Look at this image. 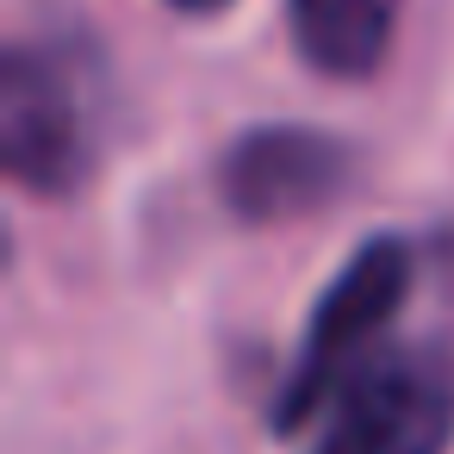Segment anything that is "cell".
I'll return each instance as SVG.
<instances>
[{
  "mask_svg": "<svg viewBox=\"0 0 454 454\" xmlns=\"http://www.w3.org/2000/svg\"><path fill=\"white\" fill-rule=\"evenodd\" d=\"M411 280H417V249L392 231L367 237L336 268V280L317 293L311 324H305V336H299V348L280 373V392H274V429L280 435L305 429L330 404V392L380 348L386 324L411 299Z\"/></svg>",
  "mask_w": 454,
  "mask_h": 454,
  "instance_id": "6da1fadb",
  "label": "cell"
},
{
  "mask_svg": "<svg viewBox=\"0 0 454 454\" xmlns=\"http://www.w3.org/2000/svg\"><path fill=\"white\" fill-rule=\"evenodd\" d=\"M348 181V150L317 125H249L218 156V193L243 224H286L330 206Z\"/></svg>",
  "mask_w": 454,
  "mask_h": 454,
  "instance_id": "277c9868",
  "label": "cell"
},
{
  "mask_svg": "<svg viewBox=\"0 0 454 454\" xmlns=\"http://www.w3.org/2000/svg\"><path fill=\"white\" fill-rule=\"evenodd\" d=\"M175 13H193V20H212V13H224L231 0H168Z\"/></svg>",
  "mask_w": 454,
  "mask_h": 454,
  "instance_id": "8992f818",
  "label": "cell"
},
{
  "mask_svg": "<svg viewBox=\"0 0 454 454\" xmlns=\"http://www.w3.org/2000/svg\"><path fill=\"white\" fill-rule=\"evenodd\" d=\"M404 0H286L293 51L324 82H367L398 32Z\"/></svg>",
  "mask_w": 454,
  "mask_h": 454,
  "instance_id": "5b68a950",
  "label": "cell"
},
{
  "mask_svg": "<svg viewBox=\"0 0 454 454\" xmlns=\"http://www.w3.org/2000/svg\"><path fill=\"white\" fill-rule=\"evenodd\" d=\"M305 454H448L454 448V342L373 348L311 417Z\"/></svg>",
  "mask_w": 454,
  "mask_h": 454,
  "instance_id": "7a4b0ae2",
  "label": "cell"
},
{
  "mask_svg": "<svg viewBox=\"0 0 454 454\" xmlns=\"http://www.w3.org/2000/svg\"><path fill=\"white\" fill-rule=\"evenodd\" d=\"M0 156L32 193H75L94 162V75L57 38H20L0 63Z\"/></svg>",
  "mask_w": 454,
  "mask_h": 454,
  "instance_id": "3957f363",
  "label": "cell"
}]
</instances>
